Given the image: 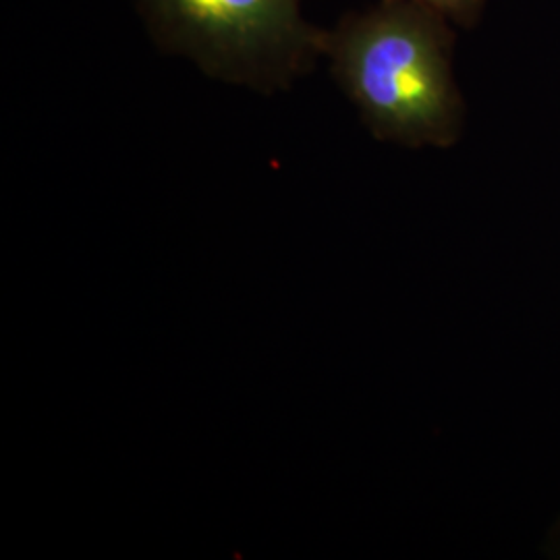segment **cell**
<instances>
[{
    "label": "cell",
    "mask_w": 560,
    "mask_h": 560,
    "mask_svg": "<svg viewBox=\"0 0 560 560\" xmlns=\"http://www.w3.org/2000/svg\"><path fill=\"white\" fill-rule=\"evenodd\" d=\"M439 11L446 20L455 21L463 27L474 25L480 18L483 0H411Z\"/></svg>",
    "instance_id": "cell-3"
},
{
    "label": "cell",
    "mask_w": 560,
    "mask_h": 560,
    "mask_svg": "<svg viewBox=\"0 0 560 560\" xmlns=\"http://www.w3.org/2000/svg\"><path fill=\"white\" fill-rule=\"evenodd\" d=\"M453 44V30L439 11L411 0H382L324 30L322 55L378 140L446 148L459 138L463 122Z\"/></svg>",
    "instance_id": "cell-1"
},
{
    "label": "cell",
    "mask_w": 560,
    "mask_h": 560,
    "mask_svg": "<svg viewBox=\"0 0 560 560\" xmlns=\"http://www.w3.org/2000/svg\"><path fill=\"white\" fill-rule=\"evenodd\" d=\"M164 50L196 60L229 83L287 88L322 55L324 30L301 18V0H138Z\"/></svg>",
    "instance_id": "cell-2"
}]
</instances>
